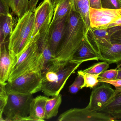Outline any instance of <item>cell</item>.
<instances>
[{
    "instance_id": "1",
    "label": "cell",
    "mask_w": 121,
    "mask_h": 121,
    "mask_svg": "<svg viewBox=\"0 0 121 121\" xmlns=\"http://www.w3.org/2000/svg\"><path fill=\"white\" fill-rule=\"evenodd\" d=\"M85 36L84 23L82 18L78 12L72 9L68 17L65 32L55 63L69 62Z\"/></svg>"
},
{
    "instance_id": "2",
    "label": "cell",
    "mask_w": 121,
    "mask_h": 121,
    "mask_svg": "<svg viewBox=\"0 0 121 121\" xmlns=\"http://www.w3.org/2000/svg\"><path fill=\"white\" fill-rule=\"evenodd\" d=\"M80 65L69 62L52 65L42 73L41 91L48 96H54L60 94L67 80Z\"/></svg>"
},
{
    "instance_id": "3",
    "label": "cell",
    "mask_w": 121,
    "mask_h": 121,
    "mask_svg": "<svg viewBox=\"0 0 121 121\" xmlns=\"http://www.w3.org/2000/svg\"><path fill=\"white\" fill-rule=\"evenodd\" d=\"M39 35L31 39L21 53L15 58L8 82L12 81L32 70H40L42 72L43 57L39 52L38 44Z\"/></svg>"
},
{
    "instance_id": "4",
    "label": "cell",
    "mask_w": 121,
    "mask_h": 121,
    "mask_svg": "<svg viewBox=\"0 0 121 121\" xmlns=\"http://www.w3.org/2000/svg\"><path fill=\"white\" fill-rule=\"evenodd\" d=\"M35 19V12L30 10L18 18L9 37L8 45L9 53L14 58L21 53L30 41Z\"/></svg>"
},
{
    "instance_id": "5",
    "label": "cell",
    "mask_w": 121,
    "mask_h": 121,
    "mask_svg": "<svg viewBox=\"0 0 121 121\" xmlns=\"http://www.w3.org/2000/svg\"><path fill=\"white\" fill-rule=\"evenodd\" d=\"M42 72L32 70L23 74L6 85L7 94H29L42 90Z\"/></svg>"
},
{
    "instance_id": "6",
    "label": "cell",
    "mask_w": 121,
    "mask_h": 121,
    "mask_svg": "<svg viewBox=\"0 0 121 121\" xmlns=\"http://www.w3.org/2000/svg\"><path fill=\"white\" fill-rule=\"evenodd\" d=\"M6 104L3 111L4 121H25L29 116L32 94H8Z\"/></svg>"
},
{
    "instance_id": "7",
    "label": "cell",
    "mask_w": 121,
    "mask_h": 121,
    "mask_svg": "<svg viewBox=\"0 0 121 121\" xmlns=\"http://www.w3.org/2000/svg\"><path fill=\"white\" fill-rule=\"evenodd\" d=\"M59 121H113V119L105 114L84 108L70 109L61 114Z\"/></svg>"
},
{
    "instance_id": "8",
    "label": "cell",
    "mask_w": 121,
    "mask_h": 121,
    "mask_svg": "<svg viewBox=\"0 0 121 121\" xmlns=\"http://www.w3.org/2000/svg\"><path fill=\"white\" fill-rule=\"evenodd\" d=\"M55 6L50 0H44L35 9V23L31 39L40 35L41 31L51 23Z\"/></svg>"
},
{
    "instance_id": "9",
    "label": "cell",
    "mask_w": 121,
    "mask_h": 121,
    "mask_svg": "<svg viewBox=\"0 0 121 121\" xmlns=\"http://www.w3.org/2000/svg\"><path fill=\"white\" fill-rule=\"evenodd\" d=\"M89 13L91 28H106L121 17V9H95L90 7Z\"/></svg>"
},
{
    "instance_id": "10",
    "label": "cell",
    "mask_w": 121,
    "mask_h": 121,
    "mask_svg": "<svg viewBox=\"0 0 121 121\" xmlns=\"http://www.w3.org/2000/svg\"><path fill=\"white\" fill-rule=\"evenodd\" d=\"M94 48L99 55V60L109 64H116L117 69L121 67V44H112L106 41L96 45Z\"/></svg>"
},
{
    "instance_id": "11",
    "label": "cell",
    "mask_w": 121,
    "mask_h": 121,
    "mask_svg": "<svg viewBox=\"0 0 121 121\" xmlns=\"http://www.w3.org/2000/svg\"><path fill=\"white\" fill-rule=\"evenodd\" d=\"M103 83L92 91L87 108L97 111L107 103L114 94L115 90L112 88L111 85Z\"/></svg>"
},
{
    "instance_id": "12",
    "label": "cell",
    "mask_w": 121,
    "mask_h": 121,
    "mask_svg": "<svg viewBox=\"0 0 121 121\" xmlns=\"http://www.w3.org/2000/svg\"><path fill=\"white\" fill-rule=\"evenodd\" d=\"M50 24L47 26L41 31L38 40L39 52L43 55V67L42 73L55 62V58L52 55L50 45Z\"/></svg>"
},
{
    "instance_id": "13",
    "label": "cell",
    "mask_w": 121,
    "mask_h": 121,
    "mask_svg": "<svg viewBox=\"0 0 121 121\" xmlns=\"http://www.w3.org/2000/svg\"><path fill=\"white\" fill-rule=\"evenodd\" d=\"M99 60L98 54L90 43L87 36H85L80 46L69 62L81 64L87 61Z\"/></svg>"
},
{
    "instance_id": "14",
    "label": "cell",
    "mask_w": 121,
    "mask_h": 121,
    "mask_svg": "<svg viewBox=\"0 0 121 121\" xmlns=\"http://www.w3.org/2000/svg\"><path fill=\"white\" fill-rule=\"evenodd\" d=\"M68 16L53 25L50 24V45L51 52L55 59L65 32Z\"/></svg>"
},
{
    "instance_id": "15",
    "label": "cell",
    "mask_w": 121,
    "mask_h": 121,
    "mask_svg": "<svg viewBox=\"0 0 121 121\" xmlns=\"http://www.w3.org/2000/svg\"><path fill=\"white\" fill-rule=\"evenodd\" d=\"M97 112L105 114L114 121H121V90L115 89L111 98Z\"/></svg>"
},
{
    "instance_id": "16",
    "label": "cell",
    "mask_w": 121,
    "mask_h": 121,
    "mask_svg": "<svg viewBox=\"0 0 121 121\" xmlns=\"http://www.w3.org/2000/svg\"><path fill=\"white\" fill-rule=\"evenodd\" d=\"M121 27L112 28H91L87 34V37L92 47L97 44L105 41H110L111 36L115 32L120 30Z\"/></svg>"
},
{
    "instance_id": "17",
    "label": "cell",
    "mask_w": 121,
    "mask_h": 121,
    "mask_svg": "<svg viewBox=\"0 0 121 121\" xmlns=\"http://www.w3.org/2000/svg\"><path fill=\"white\" fill-rule=\"evenodd\" d=\"M15 58L11 56L5 45L0 46V83L6 84Z\"/></svg>"
},
{
    "instance_id": "18",
    "label": "cell",
    "mask_w": 121,
    "mask_h": 121,
    "mask_svg": "<svg viewBox=\"0 0 121 121\" xmlns=\"http://www.w3.org/2000/svg\"><path fill=\"white\" fill-rule=\"evenodd\" d=\"M48 97L39 96L33 98L30 105L29 116L25 121H43L45 120V108Z\"/></svg>"
},
{
    "instance_id": "19",
    "label": "cell",
    "mask_w": 121,
    "mask_h": 121,
    "mask_svg": "<svg viewBox=\"0 0 121 121\" xmlns=\"http://www.w3.org/2000/svg\"><path fill=\"white\" fill-rule=\"evenodd\" d=\"M90 8L89 0H73L72 9L78 12L82 18L86 36L90 27Z\"/></svg>"
},
{
    "instance_id": "20",
    "label": "cell",
    "mask_w": 121,
    "mask_h": 121,
    "mask_svg": "<svg viewBox=\"0 0 121 121\" xmlns=\"http://www.w3.org/2000/svg\"><path fill=\"white\" fill-rule=\"evenodd\" d=\"M73 0H59L55 5L51 25L67 16L72 9Z\"/></svg>"
},
{
    "instance_id": "21",
    "label": "cell",
    "mask_w": 121,
    "mask_h": 121,
    "mask_svg": "<svg viewBox=\"0 0 121 121\" xmlns=\"http://www.w3.org/2000/svg\"><path fill=\"white\" fill-rule=\"evenodd\" d=\"M62 101L60 94L52 98L48 97L45 104V119H50L57 116Z\"/></svg>"
},
{
    "instance_id": "22",
    "label": "cell",
    "mask_w": 121,
    "mask_h": 121,
    "mask_svg": "<svg viewBox=\"0 0 121 121\" xmlns=\"http://www.w3.org/2000/svg\"><path fill=\"white\" fill-rule=\"evenodd\" d=\"M13 14L18 18H21L29 11L30 0H5Z\"/></svg>"
},
{
    "instance_id": "23",
    "label": "cell",
    "mask_w": 121,
    "mask_h": 121,
    "mask_svg": "<svg viewBox=\"0 0 121 121\" xmlns=\"http://www.w3.org/2000/svg\"><path fill=\"white\" fill-rule=\"evenodd\" d=\"M78 74L82 75L84 79V84L81 89L85 87L93 89L96 87L99 83V74H90L82 70L78 71Z\"/></svg>"
},
{
    "instance_id": "24",
    "label": "cell",
    "mask_w": 121,
    "mask_h": 121,
    "mask_svg": "<svg viewBox=\"0 0 121 121\" xmlns=\"http://www.w3.org/2000/svg\"><path fill=\"white\" fill-rule=\"evenodd\" d=\"M13 20L10 13L6 15L5 20L4 21L1 31V43L5 42L6 37L10 35L13 31Z\"/></svg>"
},
{
    "instance_id": "25",
    "label": "cell",
    "mask_w": 121,
    "mask_h": 121,
    "mask_svg": "<svg viewBox=\"0 0 121 121\" xmlns=\"http://www.w3.org/2000/svg\"><path fill=\"white\" fill-rule=\"evenodd\" d=\"M109 67V64L106 62L97 63L83 70L87 73L94 74H100L107 70Z\"/></svg>"
},
{
    "instance_id": "26",
    "label": "cell",
    "mask_w": 121,
    "mask_h": 121,
    "mask_svg": "<svg viewBox=\"0 0 121 121\" xmlns=\"http://www.w3.org/2000/svg\"><path fill=\"white\" fill-rule=\"evenodd\" d=\"M84 79L82 75L78 74L74 82L69 87V91L72 94H76L81 89L84 84Z\"/></svg>"
},
{
    "instance_id": "27",
    "label": "cell",
    "mask_w": 121,
    "mask_h": 121,
    "mask_svg": "<svg viewBox=\"0 0 121 121\" xmlns=\"http://www.w3.org/2000/svg\"><path fill=\"white\" fill-rule=\"evenodd\" d=\"M102 8L109 9H121V2L120 0H101Z\"/></svg>"
},
{
    "instance_id": "28",
    "label": "cell",
    "mask_w": 121,
    "mask_h": 121,
    "mask_svg": "<svg viewBox=\"0 0 121 121\" xmlns=\"http://www.w3.org/2000/svg\"><path fill=\"white\" fill-rule=\"evenodd\" d=\"M118 75L117 69L109 70L104 71L99 75V79H104L108 80L116 79Z\"/></svg>"
},
{
    "instance_id": "29",
    "label": "cell",
    "mask_w": 121,
    "mask_h": 121,
    "mask_svg": "<svg viewBox=\"0 0 121 121\" xmlns=\"http://www.w3.org/2000/svg\"><path fill=\"white\" fill-rule=\"evenodd\" d=\"M99 81L101 83H105L113 85L116 89L121 90V79L108 80L104 79H99Z\"/></svg>"
},
{
    "instance_id": "30",
    "label": "cell",
    "mask_w": 121,
    "mask_h": 121,
    "mask_svg": "<svg viewBox=\"0 0 121 121\" xmlns=\"http://www.w3.org/2000/svg\"><path fill=\"white\" fill-rule=\"evenodd\" d=\"M110 41L112 44H121V28L112 35Z\"/></svg>"
},
{
    "instance_id": "31",
    "label": "cell",
    "mask_w": 121,
    "mask_h": 121,
    "mask_svg": "<svg viewBox=\"0 0 121 121\" xmlns=\"http://www.w3.org/2000/svg\"><path fill=\"white\" fill-rule=\"evenodd\" d=\"M9 13L10 8L5 0H0V15H6Z\"/></svg>"
},
{
    "instance_id": "32",
    "label": "cell",
    "mask_w": 121,
    "mask_h": 121,
    "mask_svg": "<svg viewBox=\"0 0 121 121\" xmlns=\"http://www.w3.org/2000/svg\"><path fill=\"white\" fill-rule=\"evenodd\" d=\"M90 7L95 9L102 8L101 0H89Z\"/></svg>"
},
{
    "instance_id": "33",
    "label": "cell",
    "mask_w": 121,
    "mask_h": 121,
    "mask_svg": "<svg viewBox=\"0 0 121 121\" xmlns=\"http://www.w3.org/2000/svg\"><path fill=\"white\" fill-rule=\"evenodd\" d=\"M6 84H2L0 83V97L7 99L8 94L6 90Z\"/></svg>"
},
{
    "instance_id": "34",
    "label": "cell",
    "mask_w": 121,
    "mask_h": 121,
    "mask_svg": "<svg viewBox=\"0 0 121 121\" xmlns=\"http://www.w3.org/2000/svg\"><path fill=\"white\" fill-rule=\"evenodd\" d=\"M39 0H30L29 1V10L34 12L37 8L38 3Z\"/></svg>"
},
{
    "instance_id": "35",
    "label": "cell",
    "mask_w": 121,
    "mask_h": 121,
    "mask_svg": "<svg viewBox=\"0 0 121 121\" xmlns=\"http://www.w3.org/2000/svg\"><path fill=\"white\" fill-rule=\"evenodd\" d=\"M118 26L121 27V17L112 23L111 24L109 25L106 28H108L113 27H118Z\"/></svg>"
},
{
    "instance_id": "36",
    "label": "cell",
    "mask_w": 121,
    "mask_h": 121,
    "mask_svg": "<svg viewBox=\"0 0 121 121\" xmlns=\"http://www.w3.org/2000/svg\"><path fill=\"white\" fill-rule=\"evenodd\" d=\"M6 15H0V43H1V31H2V26L4 21L5 20Z\"/></svg>"
},
{
    "instance_id": "37",
    "label": "cell",
    "mask_w": 121,
    "mask_h": 121,
    "mask_svg": "<svg viewBox=\"0 0 121 121\" xmlns=\"http://www.w3.org/2000/svg\"><path fill=\"white\" fill-rule=\"evenodd\" d=\"M7 99L0 97V110H3L7 102Z\"/></svg>"
},
{
    "instance_id": "38",
    "label": "cell",
    "mask_w": 121,
    "mask_h": 121,
    "mask_svg": "<svg viewBox=\"0 0 121 121\" xmlns=\"http://www.w3.org/2000/svg\"><path fill=\"white\" fill-rule=\"evenodd\" d=\"M118 75L116 79H121V67L118 68Z\"/></svg>"
},
{
    "instance_id": "39",
    "label": "cell",
    "mask_w": 121,
    "mask_h": 121,
    "mask_svg": "<svg viewBox=\"0 0 121 121\" xmlns=\"http://www.w3.org/2000/svg\"><path fill=\"white\" fill-rule=\"evenodd\" d=\"M59 1V0H50V2H51L52 5L55 6Z\"/></svg>"
},
{
    "instance_id": "40",
    "label": "cell",
    "mask_w": 121,
    "mask_h": 121,
    "mask_svg": "<svg viewBox=\"0 0 121 121\" xmlns=\"http://www.w3.org/2000/svg\"><path fill=\"white\" fill-rule=\"evenodd\" d=\"M3 110H0V121H4L3 118Z\"/></svg>"
},
{
    "instance_id": "41",
    "label": "cell",
    "mask_w": 121,
    "mask_h": 121,
    "mask_svg": "<svg viewBox=\"0 0 121 121\" xmlns=\"http://www.w3.org/2000/svg\"><path fill=\"white\" fill-rule=\"evenodd\" d=\"M0 45H1V43H0Z\"/></svg>"
},
{
    "instance_id": "42",
    "label": "cell",
    "mask_w": 121,
    "mask_h": 121,
    "mask_svg": "<svg viewBox=\"0 0 121 121\" xmlns=\"http://www.w3.org/2000/svg\"><path fill=\"white\" fill-rule=\"evenodd\" d=\"M120 1H121V0H120Z\"/></svg>"
}]
</instances>
